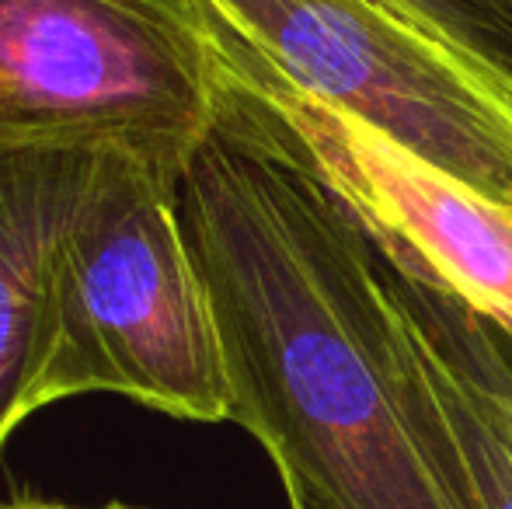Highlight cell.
Listing matches in <instances>:
<instances>
[{
  "label": "cell",
  "mask_w": 512,
  "mask_h": 509,
  "mask_svg": "<svg viewBox=\"0 0 512 509\" xmlns=\"http://www.w3.org/2000/svg\"><path fill=\"white\" fill-rule=\"evenodd\" d=\"M213 112L196 0H0V147H102L178 178Z\"/></svg>",
  "instance_id": "3"
},
{
  "label": "cell",
  "mask_w": 512,
  "mask_h": 509,
  "mask_svg": "<svg viewBox=\"0 0 512 509\" xmlns=\"http://www.w3.org/2000/svg\"><path fill=\"white\" fill-rule=\"evenodd\" d=\"M178 220L230 422L265 447L290 506L464 509L401 415L384 258L356 220L220 102L178 175Z\"/></svg>",
  "instance_id": "1"
},
{
  "label": "cell",
  "mask_w": 512,
  "mask_h": 509,
  "mask_svg": "<svg viewBox=\"0 0 512 509\" xmlns=\"http://www.w3.org/2000/svg\"><path fill=\"white\" fill-rule=\"evenodd\" d=\"M293 88L512 210V81L394 0H196Z\"/></svg>",
  "instance_id": "4"
},
{
  "label": "cell",
  "mask_w": 512,
  "mask_h": 509,
  "mask_svg": "<svg viewBox=\"0 0 512 509\" xmlns=\"http://www.w3.org/2000/svg\"><path fill=\"white\" fill-rule=\"evenodd\" d=\"M384 258V255H380ZM391 381L418 447L464 509H512V429L492 325L384 262Z\"/></svg>",
  "instance_id": "6"
},
{
  "label": "cell",
  "mask_w": 512,
  "mask_h": 509,
  "mask_svg": "<svg viewBox=\"0 0 512 509\" xmlns=\"http://www.w3.org/2000/svg\"><path fill=\"white\" fill-rule=\"evenodd\" d=\"M206 32L216 49V102L262 147L321 185L391 269L512 342L509 206L293 88L241 42Z\"/></svg>",
  "instance_id": "5"
},
{
  "label": "cell",
  "mask_w": 512,
  "mask_h": 509,
  "mask_svg": "<svg viewBox=\"0 0 512 509\" xmlns=\"http://www.w3.org/2000/svg\"><path fill=\"white\" fill-rule=\"evenodd\" d=\"M499 384H502V401H506V415H509V429H512V363L502 349L499 356Z\"/></svg>",
  "instance_id": "10"
},
{
  "label": "cell",
  "mask_w": 512,
  "mask_h": 509,
  "mask_svg": "<svg viewBox=\"0 0 512 509\" xmlns=\"http://www.w3.org/2000/svg\"><path fill=\"white\" fill-rule=\"evenodd\" d=\"M512 81V0H394Z\"/></svg>",
  "instance_id": "8"
},
{
  "label": "cell",
  "mask_w": 512,
  "mask_h": 509,
  "mask_svg": "<svg viewBox=\"0 0 512 509\" xmlns=\"http://www.w3.org/2000/svg\"><path fill=\"white\" fill-rule=\"evenodd\" d=\"M119 394L171 419L230 422L203 276L178 220V178L112 150L56 262L39 408Z\"/></svg>",
  "instance_id": "2"
},
{
  "label": "cell",
  "mask_w": 512,
  "mask_h": 509,
  "mask_svg": "<svg viewBox=\"0 0 512 509\" xmlns=\"http://www.w3.org/2000/svg\"><path fill=\"white\" fill-rule=\"evenodd\" d=\"M112 150L0 147V450L39 412L56 262Z\"/></svg>",
  "instance_id": "7"
},
{
  "label": "cell",
  "mask_w": 512,
  "mask_h": 509,
  "mask_svg": "<svg viewBox=\"0 0 512 509\" xmlns=\"http://www.w3.org/2000/svg\"><path fill=\"white\" fill-rule=\"evenodd\" d=\"M0 509H84V506H67V503H49V499H11V503H0ZM95 509H140L126 503H108Z\"/></svg>",
  "instance_id": "9"
}]
</instances>
